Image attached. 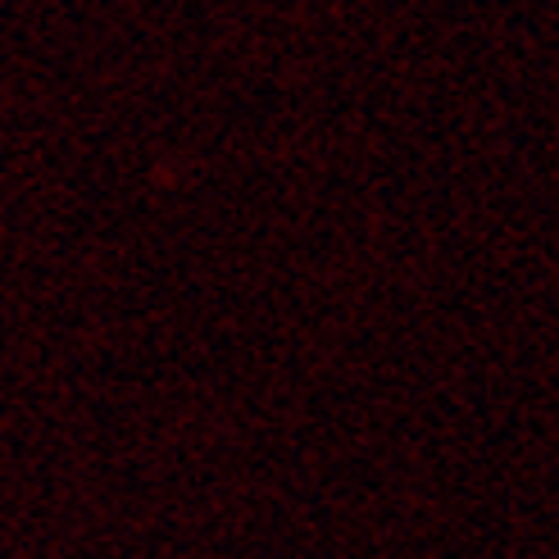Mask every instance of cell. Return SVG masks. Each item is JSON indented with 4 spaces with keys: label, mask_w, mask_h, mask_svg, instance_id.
I'll use <instances>...</instances> for the list:
<instances>
[]
</instances>
